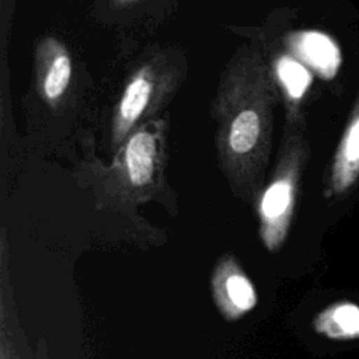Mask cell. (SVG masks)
Instances as JSON below:
<instances>
[{
  "label": "cell",
  "instance_id": "8fae6325",
  "mask_svg": "<svg viewBox=\"0 0 359 359\" xmlns=\"http://www.w3.org/2000/svg\"><path fill=\"white\" fill-rule=\"evenodd\" d=\"M1 359H15V352H14V348H13V344H10V341H7V338L3 335L1 338Z\"/></svg>",
  "mask_w": 359,
  "mask_h": 359
},
{
  "label": "cell",
  "instance_id": "30bf717a",
  "mask_svg": "<svg viewBox=\"0 0 359 359\" xmlns=\"http://www.w3.org/2000/svg\"><path fill=\"white\" fill-rule=\"evenodd\" d=\"M314 327L331 338H345L359 331V310L348 304L330 307L317 316Z\"/></svg>",
  "mask_w": 359,
  "mask_h": 359
},
{
  "label": "cell",
  "instance_id": "8992f818",
  "mask_svg": "<svg viewBox=\"0 0 359 359\" xmlns=\"http://www.w3.org/2000/svg\"><path fill=\"white\" fill-rule=\"evenodd\" d=\"M157 76L150 67L140 69L126 84L112 116V144H121L157 98Z\"/></svg>",
  "mask_w": 359,
  "mask_h": 359
},
{
  "label": "cell",
  "instance_id": "6da1fadb",
  "mask_svg": "<svg viewBox=\"0 0 359 359\" xmlns=\"http://www.w3.org/2000/svg\"><path fill=\"white\" fill-rule=\"evenodd\" d=\"M275 77L248 52L227 67L215 98L219 160L238 194H252L268 161L273 126Z\"/></svg>",
  "mask_w": 359,
  "mask_h": 359
},
{
  "label": "cell",
  "instance_id": "52a82bcc",
  "mask_svg": "<svg viewBox=\"0 0 359 359\" xmlns=\"http://www.w3.org/2000/svg\"><path fill=\"white\" fill-rule=\"evenodd\" d=\"M290 49L302 62L324 79H332L341 66V50L324 32L303 31L290 36Z\"/></svg>",
  "mask_w": 359,
  "mask_h": 359
},
{
  "label": "cell",
  "instance_id": "3957f363",
  "mask_svg": "<svg viewBox=\"0 0 359 359\" xmlns=\"http://www.w3.org/2000/svg\"><path fill=\"white\" fill-rule=\"evenodd\" d=\"M160 130L142 125L125 140L114 165V182L123 196L144 198L154 187L160 163Z\"/></svg>",
  "mask_w": 359,
  "mask_h": 359
},
{
  "label": "cell",
  "instance_id": "5b68a950",
  "mask_svg": "<svg viewBox=\"0 0 359 359\" xmlns=\"http://www.w3.org/2000/svg\"><path fill=\"white\" fill-rule=\"evenodd\" d=\"M359 182V94L335 149L328 180L327 196L341 199Z\"/></svg>",
  "mask_w": 359,
  "mask_h": 359
},
{
  "label": "cell",
  "instance_id": "9c48e42d",
  "mask_svg": "<svg viewBox=\"0 0 359 359\" xmlns=\"http://www.w3.org/2000/svg\"><path fill=\"white\" fill-rule=\"evenodd\" d=\"M46 55V63L43 60L41 72V91L49 104H55L63 97L70 84L72 59L66 49L55 41H50Z\"/></svg>",
  "mask_w": 359,
  "mask_h": 359
},
{
  "label": "cell",
  "instance_id": "277c9868",
  "mask_svg": "<svg viewBox=\"0 0 359 359\" xmlns=\"http://www.w3.org/2000/svg\"><path fill=\"white\" fill-rule=\"evenodd\" d=\"M210 287L213 302L227 321L240 320L258 304L254 283L230 254L217 261L212 272Z\"/></svg>",
  "mask_w": 359,
  "mask_h": 359
},
{
  "label": "cell",
  "instance_id": "7a4b0ae2",
  "mask_svg": "<svg viewBox=\"0 0 359 359\" xmlns=\"http://www.w3.org/2000/svg\"><path fill=\"white\" fill-rule=\"evenodd\" d=\"M306 160L307 144L302 133L287 132L271 178L257 198L258 233L269 252H276L287 237Z\"/></svg>",
  "mask_w": 359,
  "mask_h": 359
},
{
  "label": "cell",
  "instance_id": "ba28073f",
  "mask_svg": "<svg viewBox=\"0 0 359 359\" xmlns=\"http://www.w3.org/2000/svg\"><path fill=\"white\" fill-rule=\"evenodd\" d=\"M273 77L285 94L287 102V119L289 123H292V121L297 118V105L302 102L311 84V76L294 56L283 55L275 62Z\"/></svg>",
  "mask_w": 359,
  "mask_h": 359
}]
</instances>
